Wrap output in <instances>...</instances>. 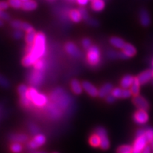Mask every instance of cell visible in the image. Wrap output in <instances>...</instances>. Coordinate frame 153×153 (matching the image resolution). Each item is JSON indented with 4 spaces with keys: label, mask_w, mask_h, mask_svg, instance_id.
<instances>
[{
    "label": "cell",
    "mask_w": 153,
    "mask_h": 153,
    "mask_svg": "<svg viewBox=\"0 0 153 153\" xmlns=\"http://www.w3.org/2000/svg\"><path fill=\"white\" fill-rule=\"evenodd\" d=\"M26 55L23 58L22 64L25 67L33 65L34 63L41 59L46 51V39L43 33L36 34L34 43L32 45H27L26 49Z\"/></svg>",
    "instance_id": "obj_1"
},
{
    "label": "cell",
    "mask_w": 153,
    "mask_h": 153,
    "mask_svg": "<svg viewBox=\"0 0 153 153\" xmlns=\"http://www.w3.org/2000/svg\"><path fill=\"white\" fill-rule=\"evenodd\" d=\"M51 99L53 104L61 110L65 109L69 105V97L67 94L60 88H57L51 94Z\"/></svg>",
    "instance_id": "obj_2"
},
{
    "label": "cell",
    "mask_w": 153,
    "mask_h": 153,
    "mask_svg": "<svg viewBox=\"0 0 153 153\" xmlns=\"http://www.w3.org/2000/svg\"><path fill=\"white\" fill-rule=\"evenodd\" d=\"M87 62L91 66H97L100 63L101 54L98 47L91 45L90 48L87 50Z\"/></svg>",
    "instance_id": "obj_3"
},
{
    "label": "cell",
    "mask_w": 153,
    "mask_h": 153,
    "mask_svg": "<svg viewBox=\"0 0 153 153\" xmlns=\"http://www.w3.org/2000/svg\"><path fill=\"white\" fill-rule=\"evenodd\" d=\"M44 81V74L42 70H37L34 69L28 76V82L33 87H39Z\"/></svg>",
    "instance_id": "obj_4"
},
{
    "label": "cell",
    "mask_w": 153,
    "mask_h": 153,
    "mask_svg": "<svg viewBox=\"0 0 153 153\" xmlns=\"http://www.w3.org/2000/svg\"><path fill=\"white\" fill-rule=\"evenodd\" d=\"M45 141H46V138L43 135L38 134V135H36L30 141L29 143H28V147H29L30 149L33 150V149L39 148V147L45 144Z\"/></svg>",
    "instance_id": "obj_5"
},
{
    "label": "cell",
    "mask_w": 153,
    "mask_h": 153,
    "mask_svg": "<svg viewBox=\"0 0 153 153\" xmlns=\"http://www.w3.org/2000/svg\"><path fill=\"white\" fill-rule=\"evenodd\" d=\"M133 120L138 125L146 123L148 120V115L146 111L139 109L133 115Z\"/></svg>",
    "instance_id": "obj_6"
},
{
    "label": "cell",
    "mask_w": 153,
    "mask_h": 153,
    "mask_svg": "<svg viewBox=\"0 0 153 153\" xmlns=\"http://www.w3.org/2000/svg\"><path fill=\"white\" fill-rule=\"evenodd\" d=\"M133 102L134 105L137 108H138L139 109L147 111L149 108V104L148 101L141 96H135L133 99Z\"/></svg>",
    "instance_id": "obj_7"
},
{
    "label": "cell",
    "mask_w": 153,
    "mask_h": 153,
    "mask_svg": "<svg viewBox=\"0 0 153 153\" xmlns=\"http://www.w3.org/2000/svg\"><path fill=\"white\" fill-rule=\"evenodd\" d=\"M65 51L69 54L74 57H79L81 56V53H80L79 48L75 44L72 43V42H68L65 45Z\"/></svg>",
    "instance_id": "obj_8"
},
{
    "label": "cell",
    "mask_w": 153,
    "mask_h": 153,
    "mask_svg": "<svg viewBox=\"0 0 153 153\" xmlns=\"http://www.w3.org/2000/svg\"><path fill=\"white\" fill-rule=\"evenodd\" d=\"M47 108L48 114H49V116L51 118H58L62 115V110L59 107H57L56 105L53 104V103H51V104L48 105Z\"/></svg>",
    "instance_id": "obj_9"
},
{
    "label": "cell",
    "mask_w": 153,
    "mask_h": 153,
    "mask_svg": "<svg viewBox=\"0 0 153 153\" xmlns=\"http://www.w3.org/2000/svg\"><path fill=\"white\" fill-rule=\"evenodd\" d=\"M147 143H148V141H147L145 135H140V136H137V138L133 144V149L141 152L143 150V148L146 146Z\"/></svg>",
    "instance_id": "obj_10"
},
{
    "label": "cell",
    "mask_w": 153,
    "mask_h": 153,
    "mask_svg": "<svg viewBox=\"0 0 153 153\" xmlns=\"http://www.w3.org/2000/svg\"><path fill=\"white\" fill-rule=\"evenodd\" d=\"M11 26L14 28H16V29L25 30L26 32H27L28 30L33 28V27H32L30 24H28V23L23 22L22 21L19 20L12 21V22H11Z\"/></svg>",
    "instance_id": "obj_11"
},
{
    "label": "cell",
    "mask_w": 153,
    "mask_h": 153,
    "mask_svg": "<svg viewBox=\"0 0 153 153\" xmlns=\"http://www.w3.org/2000/svg\"><path fill=\"white\" fill-rule=\"evenodd\" d=\"M82 88L83 89L87 91L88 94H89L91 97H95L97 96H98L99 90L94 86L92 84H91L89 82H83L82 84Z\"/></svg>",
    "instance_id": "obj_12"
},
{
    "label": "cell",
    "mask_w": 153,
    "mask_h": 153,
    "mask_svg": "<svg viewBox=\"0 0 153 153\" xmlns=\"http://www.w3.org/2000/svg\"><path fill=\"white\" fill-rule=\"evenodd\" d=\"M32 104L38 107H43L48 104V98L43 94L38 93L32 101Z\"/></svg>",
    "instance_id": "obj_13"
},
{
    "label": "cell",
    "mask_w": 153,
    "mask_h": 153,
    "mask_svg": "<svg viewBox=\"0 0 153 153\" xmlns=\"http://www.w3.org/2000/svg\"><path fill=\"white\" fill-rule=\"evenodd\" d=\"M153 76V71L150 70H145V71L143 72L142 73L140 74L138 76H137V79H138L140 85H144V84L147 83V82L150 81L152 79Z\"/></svg>",
    "instance_id": "obj_14"
},
{
    "label": "cell",
    "mask_w": 153,
    "mask_h": 153,
    "mask_svg": "<svg viewBox=\"0 0 153 153\" xmlns=\"http://www.w3.org/2000/svg\"><path fill=\"white\" fill-rule=\"evenodd\" d=\"M140 21L141 24L145 27H147L150 24V16L146 9H143L140 12Z\"/></svg>",
    "instance_id": "obj_15"
},
{
    "label": "cell",
    "mask_w": 153,
    "mask_h": 153,
    "mask_svg": "<svg viewBox=\"0 0 153 153\" xmlns=\"http://www.w3.org/2000/svg\"><path fill=\"white\" fill-rule=\"evenodd\" d=\"M113 90V86L111 84L107 83L101 87V89L99 90L98 96L100 97L101 98L103 97H106L110 93H111Z\"/></svg>",
    "instance_id": "obj_16"
},
{
    "label": "cell",
    "mask_w": 153,
    "mask_h": 153,
    "mask_svg": "<svg viewBox=\"0 0 153 153\" xmlns=\"http://www.w3.org/2000/svg\"><path fill=\"white\" fill-rule=\"evenodd\" d=\"M122 50H123L122 52L124 53V55H126L127 58L134 56L136 53V49L135 48V47L133 45L130 43H126Z\"/></svg>",
    "instance_id": "obj_17"
},
{
    "label": "cell",
    "mask_w": 153,
    "mask_h": 153,
    "mask_svg": "<svg viewBox=\"0 0 153 153\" xmlns=\"http://www.w3.org/2000/svg\"><path fill=\"white\" fill-rule=\"evenodd\" d=\"M38 4L33 0H26L22 3V8L25 11H33L37 8Z\"/></svg>",
    "instance_id": "obj_18"
},
{
    "label": "cell",
    "mask_w": 153,
    "mask_h": 153,
    "mask_svg": "<svg viewBox=\"0 0 153 153\" xmlns=\"http://www.w3.org/2000/svg\"><path fill=\"white\" fill-rule=\"evenodd\" d=\"M10 140L14 143H22L26 142L28 140V136L25 134L22 133L12 134L10 136Z\"/></svg>",
    "instance_id": "obj_19"
},
{
    "label": "cell",
    "mask_w": 153,
    "mask_h": 153,
    "mask_svg": "<svg viewBox=\"0 0 153 153\" xmlns=\"http://www.w3.org/2000/svg\"><path fill=\"white\" fill-rule=\"evenodd\" d=\"M134 80V77L131 75H126L120 81V86L123 89H128L131 87Z\"/></svg>",
    "instance_id": "obj_20"
},
{
    "label": "cell",
    "mask_w": 153,
    "mask_h": 153,
    "mask_svg": "<svg viewBox=\"0 0 153 153\" xmlns=\"http://www.w3.org/2000/svg\"><path fill=\"white\" fill-rule=\"evenodd\" d=\"M36 31L34 30L33 28L28 30L26 32V42L27 43L28 45H32L34 43V41H35L36 37Z\"/></svg>",
    "instance_id": "obj_21"
},
{
    "label": "cell",
    "mask_w": 153,
    "mask_h": 153,
    "mask_svg": "<svg viewBox=\"0 0 153 153\" xmlns=\"http://www.w3.org/2000/svg\"><path fill=\"white\" fill-rule=\"evenodd\" d=\"M70 86H71V89L72 91L76 94H80L82 92V90H83V88H82V86L81 84L79 83V82L76 79H73L71 82V84H70Z\"/></svg>",
    "instance_id": "obj_22"
},
{
    "label": "cell",
    "mask_w": 153,
    "mask_h": 153,
    "mask_svg": "<svg viewBox=\"0 0 153 153\" xmlns=\"http://www.w3.org/2000/svg\"><path fill=\"white\" fill-rule=\"evenodd\" d=\"M110 43H111L112 45L114 47L117 48L123 49V48L125 45V41H123L122 38L118 37H112L110 39Z\"/></svg>",
    "instance_id": "obj_23"
},
{
    "label": "cell",
    "mask_w": 153,
    "mask_h": 153,
    "mask_svg": "<svg viewBox=\"0 0 153 153\" xmlns=\"http://www.w3.org/2000/svg\"><path fill=\"white\" fill-rule=\"evenodd\" d=\"M69 16L72 22L78 23L82 20V15L80 14L79 9H72L69 13Z\"/></svg>",
    "instance_id": "obj_24"
},
{
    "label": "cell",
    "mask_w": 153,
    "mask_h": 153,
    "mask_svg": "<svg viewBox=\"0 0 153 153\" xmlns=\"http://www.w3.org/2000/svg\"><path fill=\"white\" fill-rule=\"evenodd\" d=\"M140 85V83L138 79L137 78H134L133 82L131 87V91L134 97L139 95Z\"/></svg>",
    "instance_id": "obj_25"
},
{
    "label": "cell",
    "mask_w": 153,
    "mask_h": 153,
    "mask_svg": "<svg viewBox=\"0 0 153 153\" xmlns=\"http://www.w3.org/2000/svg\"><path fill=\"white\" fill-rule=\"evenodd\" d=\"M105 3L104 0H94L91 3V8L95 11H100L104 9Z\"/></svg>",
    "instance_id": "obj_26"
},
{
    "label": "cell",
    "mask_w": 153,
    "mask_h": 153,
    "mask_svg": "<svg viewBox=\"0 0 153 153\" xmlns=\"http://www.w3.org/2000/svg\"><path fill=\"white\" fill-rule=\"evenodd\" d=\"M89 144H90L92 147L97 148V147L100 146L101 139L96 133L91 135L90 137H89Z\"/></svg>",
    "instance_id": "obj_27"
},
{
    "label": "cell",
    "mask_w": 153,
    "mask_h": 153,
    "mask_svg": "<svg viewBox=\"0 0 153 153\" xmlns=\"http://www.w3.org/2000/svg\"><path fill=\"white\" fill-rule=\"evenodd\" d=\"M133 147L128 145H124L120 146L117 149V153H131Z\"/></svg>",
    "instance_id": "obj_28"
},
{
    "label": "cell",
    "mask_w": 153,
    "mask_h": 153,
    "mask_svg": "<svg viewBox=\"0 0 153 153\" xmlns=\"http://www.w3.org/2000/svg\"><path fill=\"white\" fill-rule=\"evenodd\" d=\"M110 146V143H109V140H108V137H104L101 138V143H100V148L102 149V150H108Z\"/></svg>",
    "instance_id": "obj_29"
},
{
    "label": "cell",
    "mask_w": 153,
    "mask_h": 153,
    "mask_svg": "<svg viewBox=\"0 0 153 153\" xmlns=\"http://www.w3.org/2000/svg\"><path fill=\"white\" fill-rule=\"evenodd\" d=\"M33 66L35 70H42V71H43L44 68H45V62L42 58L39 59V60H38L35 63H34Z\"/></svg>",
    "instance_id": "obj_30"
},
{
    "label": "cell",
    "mask_w": 153,
    "mask_h": 153,
    "mask_svg": "<svg viewBox=\"0 0 153 153\" xmlns=\"http://www.w3.org/2000/svg\"><path fill=\"white\" fill-rule=\"evenodd\" d=\"M28 88L27 86L25 85H21L18 87V92L21 97H27V91Z\"/></svg>",
    "instance_id": "obj_31"
},
{
    "label": "cell",
    "mask_w": 153,
    "mask_h": 153,
    "mask_svg": "<svg viewBox=\"0 0 153 153\" xmlns=\"http://www.w3.org/2000/svg\"><path fill=\"white\" fill-rule=\"evenodd\" d=\"M38 94V91L36 90V88L34 87H30L28 88V91H27V97L30 99V101H33V99L35 98V97Z\"/></svg>",
    "instance_id": "obj_32"
},
{
    "label": "cell",
    "mask_w": 153,
    "mask_h": 153,
    "mask_svg": "<svg viewBox=\"0 0 153 153\" xmlns=\"http://www.w3.org/2000/svg\"><path fill=\"white\" fill-rule=\"evenodd\" d=\"M11 151L14 153H19L22 152V146L20 143H14L13 144H11L10 146Z\"/></svg>",
    "instance_id": "obj_33"
},
{
    "label": "cell",
    "mask_w": 153,
    "mask_h": 153,
    "mask_svg": "<svg viewBox=\"0 0 153 153\" xmlns=\"http://www.w3.org/2000/svg\"><path fill=\"white\" fill-rule=\"evenodd\" d=\"M22 0H9V4L14 9H20L22 7Z\"/></svg>",
    "instance_id": "obj_34"
},
{
    "label": "cell",
    "mask_w": 153,
    "mask_h": 153,
    "mask_svg": "<svg viewBox=\"0 0 153 153\" xmlns=\"http://www.w3.org/2000/svg\"><path fill=\"white\" fill-rule=\"evenodd\" d=\"M95 133L101 138L107 136V132L106 129L103 127H98L95 131Z\"/></svg>",
    "instance_id": "obj_35"
},
{
    "label": "cell",
    "mask_w": 153,
    "mask_h": 153,
    "mask_svg": "<svg viewBox=\"0 0 153 153\" xmlns=\"http://www.w3.org/2000/svg\"><path fill=\"white\" fill-rule=\"evenodd\" d=\"M145 135L148 143L153 142V129L148 128L145 131Z\"/></svg>",
    "instance_id": "obj_36"
},
{
    "label": "cell",
    "mask_w": 153,
    "mask_h": 153,
    "mask_svg": "<svg viewBox=\"0 0 153 153\" xmlns=\"http://www.w3.org/2000/svg\"><path fill=\"white\" fill-rule=\"evenodd\" d=\"M20 103L24 107H29L30 106V104H32L31 101H30L27 97H21Z\"/></svg>",
    "instance_id": "obj_37"
},
{
    "label": "cell",
    "mask_w": 153,
    "mask_h": 153,
    "mask_svg": "<svg viewBox=\"0 0 153 153\" xmlns=\"http://www.w3.org/2000/svg\"><path fill=\"white\" fill-rule=\"evenodd\" d=\"M122 91H123V89H120V88H115L112 90L111 94L115 98H121Z\"/></svg>",
    "instance_id": "obj_38"
},
{
    "label": "cell",
    "mask_w": 153,
    "mask_h": 153,
    "mask_svg": "<svg viewBox=\"0 0 153 153\" xmlns=\"http://www.w3.org/2000/svg\"><path fill=\"white\" fill-rule=\"evenodd\" d=\"M82 45L84 48L88 50L91 47V42L89 38H84L82 41Z\"/></svg>",
    "instance_id": "obj_39"
},
{
    "label": "cell",
    "mask_w": 153,
    "mask_h": 153,
    "mask_svg": "<svg viewBox=\"0 0 153 153\" xmlns=\"http://www.w3.org/2000/svg\"><path fill=\"white\" fill-rule=\"evenodd\" d=\"M0 86L4 88L9 87V82H8V80L6 79L5 77H4L3 76H1V74H0Z\"/></svg>",
    "instance_id": "obj_40"
},
{
    "label": "cell",
    "mask_w": 153,
    "mask_h": 153,
    "mask_svg": "<svg viewBox=\"0 0 153 153\" xmlns=\"http://www.w3.org/2000/svg\"><path fill=\"white\" fill-rule=\"evenodd\" d=\"M29 130L30 132L33 135H38L39 134V128L35 124H30L29 126Z\"/></svg>",
    "instance_id": "obj_41"
},
{
    "label": "cell",
    "mask_w": 153,
    "mask_h": 153,
    "mask_svg": "<svg viewBox=\"0 0 153 153\" xmlns=\"http://www.w3.org/2000/svg\"><path fill=\"white\" fill-rule=\"evenodd\" d=\"M80 14L82 15V18L83 19H85V20H88V19H89V14H88V12L87 11V10L84 8V7H81V8H79V9Z\"/></svg>",
    "instance_id": "obj_42"
},
{
    "label": "cell",
    "mask_w": 153,
    "mask_h": 153,
    "mask_svg": "<svg viewBox=\"0 0 153 153\" xmlns=\"http://www.w3.org/2000/svg\"><path fill=\"white\" fill-rule=\"evenodd\" d=\"M131 95H132V93H131V90H128V89H123V91H122L121 98H123V99L129 98Z\"/></svg>",
    "instance_id": "obj_43"
},
{
    "label": "cell",
    "mask_w": 153,
    "mask_h": 153,
    "mask_svg": "<svg viewBox=\"0 0 153 153\" xmlns=\"http://www.w3.org/2000/svg\"><path fill=\"white\" fill-rule=\"evenodd\" d=\"M13 36H14V38H16V39H20V38H22L23 37L22 30L16 29L14 32V34H13Z\"/></svg>",
    "instance_id": "obj_44"
},
{
    "label": "cell",
    "mask_w": 153,
    "mask_h": 153,
    "mask_svg": "<svg viewBox=\"0 0 153 153\" xmlns=\"http://www.w3.org/2000/svg\"><path fill=\"white\" fill-rule=\"evenodd\" d=\"M0 19L2 20H9L10 16L7 12L4 11V10H0Z\"/></svg>",
    "instance_id": "obj_45"
},
{
    "label": "cell",
    "mask_w": 153,
    "mask_h": 153,
    "mask_svg": "<svg viewBox=\"0 0 153 153\" xmlns=\"http://www.w3.org/2000/svg\"><path fill=\"white\" fill-rule=\"evenodd\" d=\"M9 7V2L7 1H0V10H5Z\"/></svg>",
    "instance_id": "obj_46"
},
{
    "label": "cell",
    "mask_w": 153,
    "mask_h": 153,
    "mask_svg": "<svg viewBox=\"0 0 153 153\" xmlns=\"http://www.w3.org/2000/svg\"><path fill=\"white\" fill-rule=\"evenodd\" d=\"M87 22L88 24L89 25H91V26H97L99 25V23L97 22V20H95V19H89L88 20H87Z\"/></svg>",
    "instance_id": "obj_47"
},
{
    "label": "cell",
    "mask_w": 153,
    "mask_h": 153,
    "mask_svg": "<svg viewBox=\"0 0 153 153\" xmlns=\"http://www.w3.org/2000/svg\"><path fill=\"white\" fill-rule=\"evenodd\" d=\"M115 99H116V98H115V97L112 94L108 95L106 97V101L108 103H110V104H111V103H113L115 101Z\"/></svg>",
    "instance_id": "obj_48"
},
{
    "label": "cell",
    "mask_w": 153,
    "mask_h": 153,
    "mask_svg": "<svg viewBox=\"0 0 153 153\" xmlns=\"http://www.w3.org/2000/svg\"><path fill=\"white\" fill-rule=\"evenodd\" d=\"M118 53H116L115 52V51H111L108 53V55H109V57H111V58H116V57H118Z\"/></svg>",
    "instance_id": "obj_49"
},
{
    "label": "cell",
    "mask_w": 153,
    "mask_h": 153,
    "mask_svg": "<svg viewBox=\"0 0 153 153\" xmlns=\"http://www.w3.org/2000/svg\"><path fill=\"white\" fill-rule=\"evenodd\" d=\"M89 0H76L77 3L81 6H85L87 5Z\"/></svg>",
    "instance_id": "obj_50"
},
{
    "label": "cell",
    "mask_w": 153,
    "mask_h": 153,
    "mask_svg": "<svg viewBox=\"0 0 153 153\" xmlns=\"http://www.w3.org/2000/svg\"><path fill=\"white\" fill-rule=\"evenodd\" d=\"M151 152V150L149 146H145L143 150H142V153H150Z\"/></svg>",
    "instance_id": "obj_51"
},
{
    "label": "cell",
    "mask_w": 153,
    "mask_h": 153,
    "mask_svg": "<svg viewBox=\"0 0 153 153\" xmlns=\"http://www.w3.org/2000/svg\"><path fill=\"white\" fill-rule=\"evenodd\" d=\"M131 153H141V152H140V151H137V150H133H133H132Z\"/></svg>",
    "instance_id": "obj_52"
},
{
    "label": "cell",
    "mask_w": 153,
    "mask_h": 153,
    "mask_svg": "<svg viewBox=\"0 0 153 153\" xmlns=\"http://www.w3.org/2000/svg\"><path fill=\"white\" fill-rule=\"evenodd\" d=\"M3 24H4V22H3L2 19H0V26H2Z\"/></svg>",
    "instance_id": "obj_53"
},
{
    "label": "cell",
    "mask_w": 153,
    "mask_h": 153,
    "mask_svg": "<svg viewBox=\"0 0 153 153\" xmlns=\"http://www.w3.org/2000/svg\"><path fill=\"white\" fill-rule=\"evenodd\" d=\"M35 153H45V152H35Z\"/></svg>",
    "instance_id": "obj_54"
},
{
    "label": "cell",
    "mask_w": 153,
    "mask_h": 153,
    "mask_svg": "<svg viewBox=\"0 0 153 153\" xmlns=\"http://www.w3.org/2000/svg\"><path fill=\"white\" fill-rule=\"evenodd\" d=\"M49 1H54V0H49Z\"/></svg>",
    "instance_id": "obj_55"
},
{
    "label": "cell",
    "mask_w": 153,
    "mask_h": 153,
    "mask_svg": "<svg viewBox=\"0 0 153 153\" xmlns=\"http://www.w3.org/2000/svg\"><path fill=\"white\" fill-rule=\"evenodd\" d=\"M91 1H94V0H91Z\"/></svg>",
    "instance_id": "obj_56"
},
{
    "label": "cell",
    "mask_w": 153,
    "mask_h": 153,
    "mask_svg": "<svg viewBox=\"0 0 153 153\" xmlns=\"http://www.w3.org/2000/svg\"><path fill=\"white\" fill-rule=\"evenodd\" d=\"M23 1H26V0H23Z\"/></svg>",
    "instance_id": "obj_57"
},
{
    "label": "cell",
    "mask_w": 153,
    "mask_h": 153,
    "mask_svg": "<svg viewBox=\"0 0 153 153\" xmlns=\"http://www.w3.org/2000/svg\"><path fill=\"white\" fill-rule=\"evenodd\" d=\"M152 147H153V143H152Z\"/></svg>",
    "instance_id": "obj_58"
},
{
    "label": "cell",
    "mask_w": 153,
    "mask_h": 153,
    "mask_svg": "<svg viewBox=\"0 0 153 153\" xmlns=\"http://www.w3.org/2000/svg\"><path fill=\"white\" fill-rule=\"evenodd\" d=\"M54 153H57V152H54Z\"/></svg>",
    "instance_id": "obj_59"
}]
</instances>
